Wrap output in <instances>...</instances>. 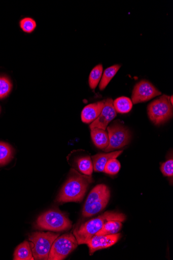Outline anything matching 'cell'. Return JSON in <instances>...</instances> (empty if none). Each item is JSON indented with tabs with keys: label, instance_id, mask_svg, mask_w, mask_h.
<instances>
[{
	"label": "cell",
	"instance_id": "cell-1",
	"mask_svg": "<svg viewBox=\"0 0 173 260\" xmlns=\"http://www.w3.org/2000/svg\"><path fill=\"white\" fill-rule=\"evenodd\" d=\"M93 181L91 176L83 175L76 170L71 169L57 202L59 203L82 202L89 185Z\"/></svg>",
	"mask_w": 173,
	"mask_h": 260
},
{
	"label": "cell",
	"instance_id": "cell-2",
	"mask_svg": "<svg viewBox=\"0 0 173 260\" xmlns=\"http://www.w3.org/2000/svg\"><path fill=\"white\" fill-rule=\"evenodd\" d=\"M126 217L119 212L107 211L100 216L92 219L81 225L73 231V235L79 245L86 244L94 235L99 231L104 224L110 220L125 221Z\"/></svg>",
	"mask_w": 173,
	"mask_h": 260
},
{
	"label": "cell",
	"instance_id": "cell-3",
	"mask_svg": "<svg viewBox=\"0 0 173 260\" xmlns=\"http://www.w3.org/2000/svg\"><path fill=\"white\" fill-rule=\"evenodd\" d=\"M110 197V190L106 185H97L87 199L82 212L83 217L88 218L99 213L107 207Z\"/></svg>",
	"mask_w": 173,
	"mask_h": 260
},
{
	"label": "cell",
	"instance_id": "cell-4",
	"mask_svg": "<svg viewBox=\"0 0 173 260\" xmlns=\"http://www.w3.org/2000/svg\"><path fill=\"white\" fill-rule=\"evenodd\" d=\"M36 226L40 230L62 232L72 228V222L65 214L58 209L49 210L40 216Z\"/></svg>",
	"mask_w": 173,
	"mask_h": 260
},
{
	"label": "cell",
	"instance_id": "cell-5",
	"mask_svg": "<svg viewBox=\"0 0 173 260\" xmlns=\"http://www.w3.org/2000/svg\"><path fill=\"white\" fill-rule=\"evenodd\" d=\"M59 236V234L52 232L33 233L29 236L33 256L34 259L47 260L52 245Z\"/></svg>",
	"mask_w": 173,
	"mask_h": 260
},
{
	"label": "cell",
	"instance_id": "cell-6",
	"mask_svg": "<svg viewBox=\"0 0 173 260\" xmlns=\"http://www.w3.org/2000/svg\"><path fill=\"white\" fill-rule=\"evenodd\" d=\"M172 105L169 97L163 95L148 106L147 111L150 120L156 125L162 124L171 118Z\"/></svg>",
	"mask_w": 173,
	"mask_h": 260
},
{
	"label": "cell",
	"instance_id": "cell-7",
	"mask_svg": "<svg viewBox=\"0 0 173 260\" xmlns=\"http://www.w3.org/2000/svg\"><path fill=\"white\" fill-rule=\"evenodd\" d=\"M78 242L72 233L64 234L55 240L49 253V260L64 259L78 246Z\"/></svg>",
	"mask_w": 173,
	"mask_h": 260
},
{
	"label": "cell",
	"instance_id": "cell-8",
	"mask_svg": "<svg viewBox=\"0 0 173 260\" xmlns=\"http://www.w3.org/2000/svg\"><path fill=\"white\" fill-rule=\"evenodd\" d=\"M109 145L105 149L108 152L124 147L130 143L131 135L129 129L118 123L108 128Z\"/></svg>",
	"mask_w": 173,
	"mask_h": 260
},
{
	"label": "cell",
	"instance_id": "cell-9",
	"mask_svg": "<svg viewBox=\"0 0 173 260\" xmlns=\"http://www.w3.org/2000/svg\"><path fill=\"white\" fill-rule=\"evenodd\" d=\"M161 94V92L151 83L143 80L136 84L134 87L132 102L134 104L146 102Z\"/></svg>",
	"mask_w": 173,
	"mask_h": 260
},
{
	"label": "cell",
	"instance_id": "cell-10",
	"mask_svg": "<svg viewBox=\"0 0 173 260\" xmlns=\"http://www.w3.org/2000/svg\"><path fill=\"white\" fill-rule=\"evenodd\" d=\"M120 234L108 235H94L86 244L89 249V253L92 255L95 251L110 247L115 245L119 240Z\"/></svg>",
	"mask_w": 173,
	"mask_h": 260
},
{
	"label": "cell",
	"instance_id": "cell-11",
	"mask_svg": "<svg viewBox=\"0 0 173 260\" xmlns=\"http://www.w3.org/2000/svg\"><path fill=\"white\" fill-rule=\"evenodd\" d=\"M116 115V111L113 106V101L111 99L105 100V106L101 114L90 124V129L97 128L106 131L109 124Z\"/></svg>",
	"mask_w": 173,
	"mask_h": 260
},
{
	"label": "cell",
	"instance_id": "cell-12",
	"mask_svg": "<svg viewBox=\"0 0 173 260\" xmlns=\"http://www.w3.org/2000/svg\"><path fill=\"white\" fill-rule=\"evenodd\" d=\"M104 106L105 101L86 106L82 112V121L85 123L93 122L100 115Z\"/></svg>",
	"mask_w": 173,
	"mask_h": 260
},
{
	"label": "cell",
	"instance_id": "cell-13",
	"mask_svg": "<svg viewBox=\"0 0 173 260\" xmlns=\"http://www.w3.org/2000/svg\"><path fill=\"white\" fill-rule=\"evenodd\" d=\"M123 151H114L110 153H99L91 157L93 170L97 172H103L108 161L113 158H116L120 155Z\"/></svg>",
	"mask_w": 173,
	"mask_h": 260
},
{
	"label": "cell",
	"instance_id": "cell-14",
	"mask_svg": "<svg viewBox=\"0 0 173 260\" xmlns=\"http://www.w3.org/2000/svg\"><path fill=\"white\" fill-rule=\"evenodd\" d=\"M91 136L94 144L96 147L105 149L109 145V137L108 133L100 128L91 129Z\"/></svg>",
	"mask_w": 173,
	"mask_h": 260
},
{
	"label": "cell",
	"instance_id": "cell-15",
	"mask_svg": "<svg viewBox=\"0 0 173 260\" xmlns=\"http://www.w3.org/2000/svg\"><path fill=\"white\" fill-rule=\"evenodd\" d=\"M15 260H33L31 244L27 241H24L16 248L14 253Z\"/></svg>",
	"mask_w": 173,
	"mask_h": 260
},
{
	"label": "cell",
	"instance_id": "cell-16",
	"mask_svg": "<svg viewBox=\"0 0 173 260\" xmlns=\"http://www.w3.org/2000/svg\"><path fill=\"white\" fill-rule=\"evenodd\" d=\"M76 164L78 170L81 174L91 176L93 171V166L92 159L89 156L78 158L76 159Z\"/></svg>",
	"mask_w": 173,
	"mask_h": 260
},
{
	"label": "cell",
	"instance_id": "cell-17",
	"mask_svg": "<svg viewBox=\"0 0 173 260\" xmlns=\"http://www.w3.org/2000/svg\"><path fill=\"white\" fill-rule=\"evenodd\" d=\"M122 222L118 220H110L106 222L102 228L95 235H108L117 234L121 229Z\"/></svg>",
	"mask_w": 173,
	"mask_h": 260
},
{
	"label": "cell",
	"instance_id": "cell-18",
	"mask_svg": "<svg viewBox=\"0 0 173 260\" xmlns=\"http://www.w3.org/2000/svg\"><path fill=\"white\" fill-rule=\"evenodd\" d=\"M120 67V64H115L106 69L99 85V88L101 90H103L106 88L116 75Z\"/></svg>",
	"mask_w": 173,
	"mask_h": 260
},
{
	"label": "cell",
	"instance_id": "cell-19",
	"mask_svg": "<svg viewBox=\"0 0 173 260\" xmlns=\"http://www.w3.org/2000/svg\"><path fill=\"white\" fill-rule=\"evenodd\" d=\"M14 151L9 144L0 142V166L9 163L13 158Z\"/></svg>",
	"mask_w": 173,
	"mask_h": 260
},
{
	"label": "cell",
	"instance_id": "cell-20",
	"mask_svg": "<svg viewBox=\"0 0 173 260\" xmlns=\"http://www.w3.org/2000/svg\"><path fill=\"white\" fill-rule=\"evenodd\" d=\"M116 111L120 113H126L131 111L133 104L131 100L126 97H121L113 102Z\"/></svg>",
	"mask_w": 173,
	"mask_h": 260
},
{
	"label": "cell",
	"instance_id": "cell-21",
	"mask_svg": "<svg viewBox=\"0 0 173 260\" xmlns=\"http://www.w3.org/2000/svg\"><path fill=\"white\" fill-rule=\"evenodd\" d=\"M103 70V66L101 64L97 65L92 70L89 78V84L92 89H94L99 83Z\"/></svg>",
	"mask_w": 173,
	"mask_h": 260
},
{
	"label": "cell",
	"instance_id": "cell-22",
	"mask_svg": "<svg viewBox=\"0 0 173 260\" xmlns=\"http://www.w3.org/2000/svg\"><path fill=\"white\" fill-rule=\"evenodd\" d=\"M12 89V83L7 77L0 76V100L6 98Z\"/></svg>",
	"mask_w": 173,
	"mask_h": 260
},
{
	"label": "cell",
	"instance_id": "cell-23",
	"mask_svg": "<svg viewBox=\"0 0 173 260\" xmlns=\"http://www.w3.org/2000/svg\"><path fill=\"white\" fill-rule=\"evenodd\" d=\"M20 27L23 32L31 34L36 29L37 23L32 18L26 17L20 21Z\"/></svg>",
	"mask_w": 173,
	"mask_h": 260
},
{
	"label": "cell",
	"instance_id": "cell-24",
	"mask_svg": "<svg viewBox=\"0 0 173 260\" xmlns=\"http://www.w3.org/2000/svg\"><path fill=\"white\" fill-rule=\"evenodd\" d=\"M121 168L120 163L116 158L109 160L106 164L103 172L111 175L117 174Z\"/></svg>",
	"mask_w": 173,
	"mask_h": 260
},
{
	"label": "cell",
	"instance_id": "cell-25",
	"mask_svg": "<svg viewBox=\"0 0 173 260\" xmlns=\"http://www.w3.org/2000/svg\"><path fill=\"white\" fill-rule=\"evenodd\" d=\"M173 160L169 159L161 164V171L162 174L169 177H172L173 175Z\"/></svg>",
	"mask_w": 173,
	"mask_h": 260
},
{
	"label": "cell",
	"instance_id": "cell-26",
	"mask_svg": "<svg viewBox=\"0 0 173 260\" xmlns=\"http://www.w3.org/2000/svg\"><path fill=\"white\" fill-rule=\"evenodd\" d=\"M169 102H170L171 104L172 105V96H171L169 97Z\"/></svg>",
	"mask_w": 173,
	"mask_h": 260
},
{
	"label": "cell",
	"instance_id": "cell-27",
	"mask_svg": "<svg viewBox=\"0 0 173 260\" xmlns=\"http://www.w3.org/2000/svg\"><path fill=\"white\" fill-rule=\"evenodd\" d=\"M0 112H1V107H0Z\"/></svg>",
	"mask_w": 173,
	"mask_h": 260
}]
</instances>
